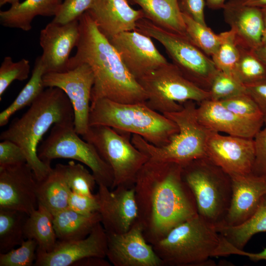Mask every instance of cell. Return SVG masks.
<instances>
[{"label": "cell", "mask_w": 266, "mask_h": 266, "mask_svg": "<svg viewBox=\"0 0 266 266\" xmlns=\"http://www.w3.org/2000/svg\"><path fill=\"white\" fill-rule=\"evenodd\" d=\"M135 31L157 40L184 76L200 88L209 91L211 81L218 69L211 58L187 36L171 32L143 18L136 24Z\"/></svg>", "instance_id": "9"}, {"label": "cell", "mask_w": 266, "mask_h": 266, "mask_svg": "<svg viewBox=\"0 0 266 266\" xmlns=\"http://www.w3.org/2000/svg\"><path fill=\"white\" fill-rule=\"evenodd\" d=\"M245 92V86L238 80L219 69L209 90L210 99L215 101H221Z\"/></svg>", "instance_id": "37"}, {"label": "cell", "mask_w": 266, "mask_h": 266, "mask_svg": "<svg viewBox=\"0 0 266 266\" xmlns=\"http://www.w3.org/2000/svg\"><path fill=\"white\" fill-rule=\"evenodd\" d=\"M131 0L141 7L144 18L167 31L186 35L178 0Z\"/></svg>", "instance_id": "26"}, {"label": "cell", "mask_w": 266, "mask_h": 266, "mask_svg": "<svg viewBox=\"0 0 266 266\" xmlns=\"http://www.w3.org/2000/svg\"><path fill=\"white\" fill-rule=\"evenodd\" d=\"M62 0H25L0 11V23L5 27L28 32L37 16H55Z\"/></svg>", "instance_id": "24"}, {"label": "cell", "mask_w": 266, "mask_h": 266, "mask_svg": "<svg viewBox=\"0 0 266 266\" xmlns=\"http://www.w3.org/2000/svg\"><path fill=\"white\" fill-rule=\"evenodd\" d=\"M29 215L21 211L0 208V253L8 252L26 239L24 230Z\"/></svg>", "instance_id": "31"}, {"label": "cell", "mask_w": 266, "mask_h": 266, "mask_svg": "<svg viewBox=\"0 0 266 266\" xmlns=\"http://www.w3.org/2000/svg\"><path fill=\"white\" fill-rule=\"evenodd\" d=\"M53 215L54 228L59 240L85 238L98 223H101V220L98 211L84 215L68 208Z\"/></svg>", "instance_id": "27"}, {"label": "cell", "mask_w": 266, "mask_h": 266, "mask_svg": "<svg viewBox=\"0 0 266 266\" xmlns=\"http://www.w3.org/2000/svg\"><path fill=\"white\" fill-rule=\"evenodd\" d=\"M263 24L264 30L262 39V45L266 46V7L261 8Z\"/></svg>", "instance_id": "50"}, {"label": "cell", "mask_w": 266, "mask_h": 266, "mask_svg": "<svg viewBox=\"0 0 266 266\" xmlns=\"http://www.w3.org/2000/svg\"><path fill=\"white\" fill-rule=\"evenodd\" d=\"M231 178L230 205L223 222L218 226H234L243 223L255 213L266 194V177L251 173Z\"/></svg>", "instance_id": "20"}, {"label": "cell", "mask_w": 266, "mask_h": 266, "mask_svg": "<svg viewBox=\"0 0 266 266\" xmlns=\"http://www.w3.org/2000/svg\"><path fill=\"white\" fill-rule=\"evenodd\" d=\"M74 120L73 109L65 93L57 87H48L20 118L15 119L1 133L0 139L11 140L22 148L37 182H40L52 168L50 163L38 157L39 142L52 126L74 122Z\"/></svg>", "instance_id": "3"}, {"label": "cell", "mask_w": 266, "mask_h": 266, "mask_svg": "<svg viewBox=\"0 0 266 266\" xmlns=\"http://www.w3.org/2000/svg\"><path fill=\"white\" fill-rule=\"evenodd\" d=\"M97 0H65L52 21L65 24L79 18L92 7Z\"/></svg>", "instance_id": "40"}, {"label": "cell", "mask_w": 266, "mask_h": 266, "mask_svg": "<svg viewBox=\"0 0 266 266\" xmlns=\"http://www.w3.org/2000/svg\"><path fill=\"white\" fill-rule=\"evenodd\" d=\"M255 145V160L252 173L266 177V118L264 125L253 138Z\"/></svg>", "instance_id": "41"}, {"label": "cell", "mask_w": 266, "mask_h": 266, "mask_svg": "<svg viewBox=\"0 0 266 266\" xmlns=\"http://www.w3.org/2000/svg\"><path fill=\"white\" fill-rule=\"evenodd\" d=\"M19 2V0H0V6H2L7 3L10 4L11 5Z\"/></svg>", "instance_id": "52"}, {"label": "cell", "mask_w": 266, "mask_h": 266, "mask_svg": "<svg viewBox=\"0 0 266 266\" xmlns=\"http://www.w3.org/2000/svg\"><path fill=\"white\" fill-rule=\"evenodd\" d=\"M182 13L185 14L196 21L207 25L204 16V0H178Z\"/></svg>", "instance_id": "44"}, {"label": "cell", "mask_w": 266, "mask_h": 266, "mask_svg": "<svg viewBox=\"0 0 266 266\" xmlns=\"http://www.w3.org/2000/svg\"><path fill=\"white\" fill-rule=\"evenodd\" d=\"M223 253L224 256L234 254L246 256L250 260L255 262L263 260L266 261V247L260 252L250 253L237 249L226 241L223 247Z\"/></svg>", "instance_id": "46"}, {"label": "cell", "mask_w": 266, "mask_h": 266, "mask_svg": "<svg viewBox=\"0 0 266 266\" xmlns=\"http://www.w3.org/2000/svg\"><path fill=\"white\" fill-rule=\"evenodd\" d=\"M36 241L26 239L16 249L0 253V266H32L36 258Z\"/></svg>", "instance_id": "39"}, {"label": "cell", "mask_w": 266, "mask_h": 266, "mask_svg": "<svg viewBox=\"0 0 266 266\" xmlns=\"http://www.w3.org/2000/svg\"><path fill=\"white\" fill-rule=\"evenodd\" d=\"M0 142V167L27 163L26 155L22 148L9 140Z\"/></svg>", "instance_id": "42"}, {"label": "cell", "mask_w": 266, "mask_h": 266, "mask_svg": "<svg viewBox=\"0 0 266 266\" xmlns=\"http://www.w3.org/2000/svg\"><path fill=\"white\" fill-rule=\"evenodd\" d=\"M137 220L152 245L173 228L198 214L195 197L182 176V166L150 160L134 183Z\"/></svg>", "instance_id": "1"}, {"label": "cell", "mask_w": 266, "mask_h": 266, "mask_svg": "<svg viewBox=\"0 0 266 266\" xmlns=\"http://www.w3.org/2000/svg\"><path fill=\"white\" fill-rule=\"evenodd\" d=\"M45 87H57L67 96L74 114V128L81 136L88 131L94 76L86 63L63 72H47L43 77Z\"/></svg>", "instance_id": "12"}, {"label": "cell", "mask_w": 266, "mask_h": 266, "mask_svg": "<svg viewBox=\"0 0 266 266\" xmlns=\"http://www.w3.org/2000/svg\"><path fill=\"white\" fill-rule=\"evenodd\" d=\"M182 176L194 195L198 214L215 226L221 225L231 201V176L205 157L182 166Z\"/></svg>", "instance_id": "7"}, {"label": "cell", "mask_w": 266, "mask_h": 266, "mask_svg": "<svg viewBox=\"0 0 266 266\" xmlns=\"http://www.w3.org/2000/svg\"><path fill=\"white\" fill-rule=\"evenodd\" d=\"M255 156L253 138L210 132L206 156L231 177L251 173Z\"/></svg>", "instance_id": "14"}, {"label": "cell", "mask_w": 266, "mask_h": 266, "mask_svg": "<svg viewBox=\"0 0 266 266\" xmlns=\"http://www.w3.org/2000/svg\"><path fill=\"white\" fill-rule=\"evenodd\" d=\"M137 81L146 94L147 105L163 114L181 110L185 101L199 103L210 98L209 91L188 79L172 63L162 65Z\"/></svg>", "instance_id": "10"}, {"label": "cell", "mask_w": 266, "mask_h": 266, "mask_svg": "<svg viewBox=\"0 0 266 266\" xmlns=\"http://www.w3.org/2000/svg\"><path fill=\"white\" fill-rule=\"evenodd\" d=\"M89 125L136 134L158 147L168 144L178 132L173 121L150 108L146 102L120 103L106 99L91 104Z\"/></svg>", "instance_id": "4"}, {"label": "cell", "mask_w": 266, "mask_h": 266, "mask_svg": "<svg viewBox=\"0 0 266 266\" xmlns=\"http://www.w3.org/2000/svg\"><path fill=\"white\" fill-rule=\"evenodd\" d=\"M30 68V62L27 59L14 62L11 57H4L0 67V100L13 81H22L28 78Z\"/></svg>", "instance_id": "38"}, {"label": "cell", "mask_w": 266, "mask_h": 266, "mask_svg": "<svg viewBox=\"0 0 266 266\" xmlns=\"http://www.w3.org/2000/svg\"><path fill=\"white\" fill-rule=\"evenodd\" d=\"M219 101L227 109L243 119L264 122V117L260 108L246 92Z\"/></svg>", "instance_id": "36"}, {"label": "cell", "mask_w": 266, "mask_h": 266, "mask_svg": "<svg viewBox=\"0 0 266 266\" xmlns=\"http://www.w3.org/2000/svg\"><path fill=\"white\" fill-rule=\"evenodd\" d=\"M64 169L67 183L72 191L89 196L94 195L96 178L83 165L70 161L64 165Z\"/></svg>", "instance_id": "35"}, {"label": "cell", "mask_w": 266, "mask_h": 266, "mask_svg": "<svg viewBox=\"0 0 266 266\" xmlns=\"http://www.w3.org/2000/svg\"><path fill=\"white\" fill-rule=\"evenodd\" d=\"M132 136L104 126H90L82 136L111 167L114 178L111 190L118 186L133 187L138 172L149 160L133 144Z\"/></svg>", "instance_id": "8"}, {"label": "cell", "mask_w": 266, "mask_h": 266, "mask_svg": "<svg viewBox=\"0 0 266 266\" xmlns=\"http://www.w3.org/2000/svg\"><path fill=\"white\" fill-rule=\"evenodd\" d=\"M107 250L106 232L100 222L85 238L69 240H58L50 252L37 248L35 266H70L91 257L104 258Z\"/></svg>", "instance_id": "16"}, {"label": "cell", "mask_w": 266, "mask_h": 266, "mask_svg": "<svg viewBox=\"0 0 266 266\" xmlns=\"http://www.w3.org/2000/svg\"><path fill=\"white\" fill-rule=\"evenodd\" d=\"M67 208L81 214L89 215L98 211L99 205L95 194L89 196L71 191Z\"/></svg>", "instance_id": "43"}, {"label": "cell", "mask_w": 266, "mask_h": 266, "mask_svg": "<svg viewBox=\"0 0 266 266\" xmlns=\"http://www.w3.org/2000/svg\"><path fill=\"white\" fill-rule=\"evenodd\" d=\"M221 239L215 226L198 214L152 245L164 266H212Z\"/></svg>", "instance_id": "5"}, {"label": "cell", "mask_w": 266, "mask_h": 266, "mask_svg": "<svg viewBox=\"0 0 266 266\" xmlns=\"http://www.w3.org/2000/svg\"><path fill=\"white\" fill-rule=\"evenodd\" d=\"M223 10L224 20L234 32L238 45L254 50L262 45L261 8L246 5L244 0H229Z\"/></svg>", "instance_id": "21"}, {"label": "cell", "mask_w": 266, "mask_h": 266, "mask_svg": "<svg viewBox=\"0 0 266 266\" xmlns=\"http://www.w3.org/2000/svg\"><path fill=\"white\" fill-rule=\"evenodd\" d=\"M79 135L74 122L55 124L49 135L38 146V157L47 163L59 158L80 162L91 169L98 185L103 184L111 189L114 179L111 167L94 146Z\"/></svg>", "instance_id": "11"}, {"label": "cell", "mask_w": 266, "mask_h": 266, "mask_svg": "<svg viewBox=\"0 0 266 266\" xmlns=\"http://www.w3.org/2000/svg\"><path fill=\"white\" fill-rule=\"evenodd\" d=\"M244 3L260 8L266 7V0H244Z\"/></svg>", "instance_id": "49"}, {"label": "cell", "mask_w": 266, "mask_h": 266, "mask_svg": "<svg viewBox=\"0 0 266 266\" xmlns=\"http://www.w3.org/2000/svg\"><path fill=\"white\" fill-rule=\"evenodd\" d=\"M206 5L210 9L216 10L223 9L226 0H204Z\"/></svg>", "instance_id": "48"}, {"label": "cell", "mask_w": 266, "mask_h": 266, "mask_svg": "<svg viewBox=\"0 0 266 266\" xmlns=\"http://www.w3.org/2000/svg\"><path fill=\"white\" fill-rule=\"evenodd\" d=\"M53 215L44 206L38 203L36 209L29 215L25 226L26 239L37 243V249L50 252L58 240L53 226Z\"/></svg>", "instance_id": "29"}, {"label": "cell", "mask_w": 266, "mask_h": 266, "mask_svg": "<svg viewBox=\"0 0 266 266\" xmlns=\"http://www.w3.org/2000/svg\"><path fill=\"white\" fill-rule=\"evenodd\" d=\"M106 257L114 266H164L152 245L145 240L137 220L122 233H107Z\"/></svg>", "instance_id": "15"}, {"label": "cell", "mask_w": 266, "mask_h": 266, "mask_svg": "<svg viewBox=\"0 0 266 266\" xmlns=\"http://www.w3.org/2000/svg\"><path fill=\"white\" fill-rule=\"evenodd\" d=\"M239 56L236 63V78L244 85L266 79V65L255 50L239 45Z\"/></svg>", "instance_id": "32"}, {"label": "cell", "mask_w": 266, "mask_h": 266, "mask_svg": "<svg viewBox=\"0 0 266 266\" xmlns=\"http://www.w3.org/2000/svg\"><path fill=\"white\" fill-rule=\"evenodd\" d=\"M75 266H110V263L103 258L91 257L85 258L75 263Z\"/></svg>", "instance_id": "47"}, {"label": "cell", "mask_w": 266, "mask_h": 266, "mask_svg": "<svg viewBox=\"0 0 266 266\" xmlns=\"http://www.w3.org/2000/svg\"><path fill=\"white\" fill-rule=\"evenodd\" d=\"M87 11L108 39L135 30L137 22L144 18L142 10L133 9L127 0H97Z\"/></svg>", "instance_id": "23"}, {"label": "cell", "mask_w": 266, "mask_h": 266, "mask_svg": "<svg viewBox=\"0 0 266 266\" xmlns=\"http://www.w3.org/2000/svg\"><path fill=\"white\" fill-rule=\"evenodd\" d=\"M256 53L266 65V46L261 45L255 50Z\"/></svg>", "instance_id": "51"}, {"label": "cell", "mask_w": 266, "mask_h": 266, "mask_svg": "<svg viewBox=\"0 0 266 266\" xmlns=\"http://www.w3.org/2000/svg\"><path fill=\"white\" fill-rule=\"evenodd\" d=\"M220 34L221 42L220 46L217 52L211 56V59L219 70L236 78L235 71L239 50L234 33L230 30L221 33Z\"/></svg>", "instance_id": "34"}, {"label": "cell", "mask_w": 266, "mask_h": 266, "mask_svg": "<svg viewBox=\"0 0 266 266\" xmlns=\"http://www.w3.org/2000/svg\"><path fill=\"white\" fill-rule=\"evenodd\" d=\"M71 192L66 178L64 164H56L43 180L37 182L38 202L53 215L67 208Z\"/></svg>", "instance_id": "25"}, {"label": "cell", "mask_w": 266, "mask_h": 266, "mask_svg": "<svg viewBox=\"0 0 266 266\" xmlns=\"http://www.w3.org/2000/svg\"><path fill=\"white\" fill-rule=\"evenodd\" d=\"M78 20L80 36L76 52L70 58L68 69L82 63L91 68L94 83L91 104L101 99L126 103L146 102L145 92L89 13L86 11Z\"/></svg>", "instance_id": "2"}, {"label": "cell", "mask_w": 266, "mask_h": 266, "mask_svg": "<svg viewBox=\"0 0 266 266\" xmlns=\"http://www.w3.org/2000/svg\"><path fill=\"white\" fill-rule=\"evenodd\" d=\"M151 38L134 30L120 33L108 39L137 80L168 63Z\"/></svg>", "instance_id": "13"}, {"label": "cell", "mask_w": 266, "mask_h": 266, "mask_svg": "<svg viewBox=\"0 0 266 266\" xmlns=\"http://www.w3.org/2000/svg\"><path fill=\"white\" fill-rule=\"evenodd\" d=\"M37 186L27 163L0 167V208L30 215L38 207Z\"/></svg>", "instance_id": "17"}, {"label": "cell", "mask_w": 266, "mask_h": 266, "mask_svg": "<svg viewBox=\"0 0 266 266\" xmlns=\"http://www.w3.org/2000/svg\"><path fill=\"white\" fill-rule=\"evenodd\" d=\"M244 86L246 92L257 103L264 118H266V79Z\"/></svg>", "instance_id": "45"}, {"label": "cell", "mask_w": 266, "mask_h": 266, "mask_svg": "<svg viewBox=\"0 0 266 266\" xmlns=\"http://www.w3.org/2000/svg\"><path fill=\"white\" fill-rule=\"evenodd\" d=\"M80 36L79 20L65 24L51 21L41 30V56L47 72H63L68 69L69 55Z\"/></svg>", "instance_id": "19"}, {"label": "cell", "mask_w": 266, "mask_h": 266, "mask_svg": "<svg viewBox=\"0 0 266 266\" xmlns=\"http://www.w3.org/2000/svg\"><path fill=\"white\" fill-rule=\"evenodd\" d=\"M182 108L176 112L164 114L177 126L178 132L166 145L156 146L140 136L132 134L133 144L145 154L149 160L172 163L183 166L206 156V146L211 131L199 121L197 102L185 101Z\"/></svg>", "instance_id": "6"}, {"label": "cell", "mask_w": 266, "mask_h": 266, "mask_svg": "<svg viewBox=\"0 0 266 266\" xmlns=\"http://www.w3.org/2000/svg\"><path fill=\"white\" fill-rule=\"evenodd\" d=\"M198 104V119L211 132L253 138L264 125V123L247 120L236 115L219 101L208 99Z\"/></svg>", "instance_id": "22"}, {"label": "cell", "mask_w": 266, "mask_h": 266, "mask_svg": "<svg viewBox=\"0 0 266 266\" xmlns=\"http://www.w3.org/2000/svg\"><path fill=\"white\" fill-rule=\"evenodd\" d=\"M189 39L208 56H212L218 50L221 42L220 33H215L207 25H203L182 13Z\"/></svg>", "instance_id": "33"}, {"label": "cell", "mask_w": 266, "mask_h": 266, "mask_svg": "<svg viewBox=\"0 0 266 266\" xmlns=\"http://www.w3.org/2000/svg\"><path fill=\"white\" fill-rule=\"evenodd\" d=\"M47 70L42 59L37 57L31 77L14 100L0 113V126L6 125L15 112L31 104L44 91L43 77Z\"/></svg>", "instance_id": "30"}, {"label": "cell", "mask_w": 266, "mask_h": 266, "mask_svg": "<svg viewBox=\"0 0 266 266\" xmlns=\"http://www.w3.org/2000/svg\"><path fill=\"white\" fill-rule=\"evenodd\" d=\"M95 194L101 216V224L107 233H122L127 232L137 218L134 187L118 186L111 190L98 185Z\"/></svg>", "instance_id": "18"}, {"label": "cell", "mask_w": 266, "mask_h": 266, "mask_svg": "<svg viewBox=\"0 0 266 266\" xmlns=\"http://www.w3.org/2000/svg\"><path fill=\"white\" fill-rule=\"evenodd\" d=\"M217 231L231 244L240 250L255 234L266 232V194L255 213L246 221L234 226H215Z\"/></svg>", "instance_id": "28"}]
</instances>
